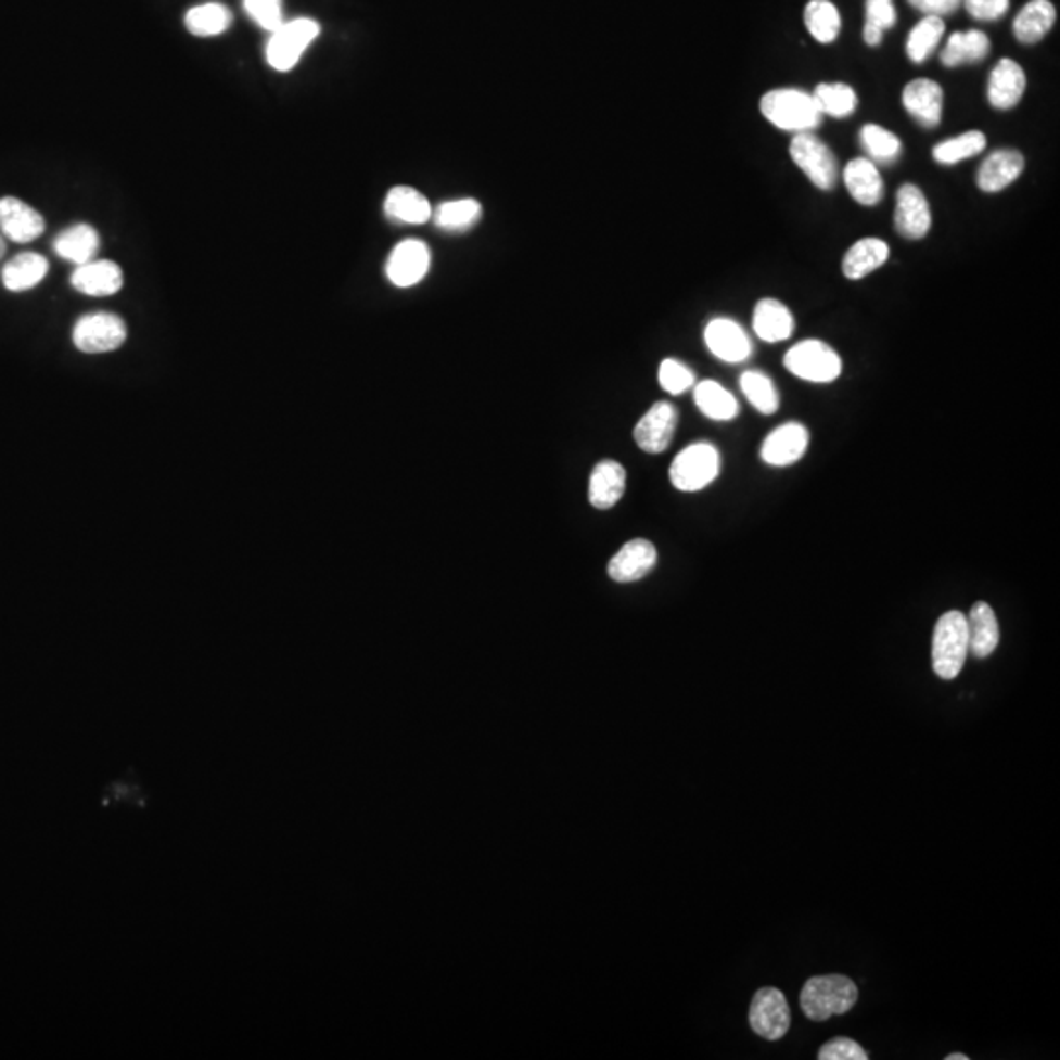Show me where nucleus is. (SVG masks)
I'll return each instance as SVG.
<instances>
[{
	"label": "nucleus",
	"mask_w": 1060,
	"mask_h": 1060,
	"mask_svg": "<svg viewBox=\"0 0 1060 1060\" xmlns=\"http://www.w3.org/2000/svg\"><path fill=\"white\" fill-rule=\"evenodd\" d=\"M99 246H101V237L89 225H75V227L65 228L62 234L53 240L55 254L65 261H72L77 266L93 261L97 252H99Z\"/></svg>",
	"instance_id": "nucleus-27"
},
{
	"label": "nucleus",
	"mask_w": 1060,
	"mask_h": 1060,
	"mask_svg": "<svg viewBox=\"0 0 1060 1060\" xmlns=\"http://www.w3.org/2000/svg\"><path fill=\"white\" fill-rule=\"evenodd\" d=\"M741 389L752 407L762 414H774L780 407V395L774 381L762 371H744L741 375Z\"/></svg>",
	"instance_id": "nucleus-37"
},
{
	"label": "nucleus",
	"mask_w": 1060,
	"mask_h": 1060,
	"mask_svg": "<svg viewBox=\"0 0 1060 1060\" xmlns=\"http://www.w3.org/2000/svg\"><path fill=\"white\" fill-rule=\"evenodd\" d=\"M50 264L48 259L36 252L18 254L2 268V285L12 293H24L40 285L48 276Z\"/></svg>",
	"instance_id": "nucleus-25"
},
{
	"label": "nucleus",
	"mask_w": 1060,
	"mask_h": 1060,
	"mask_svg": "<svg viewBox=\"0 0 1060 1060\" xmlns=\"http://www.w3.org/2000/svg\"><path fill=\"white\" fill-rule=\"evenodd\" d=\"M986 148V136L980 130H970L965 135L945 140L933 148V159L941 165H955L968 157L982 154Z\"/></svg>",
	"instance_id": "nucleus-38"
},
{
	"label": "nucleus",
	"mask_w": 1060,
	"mask_h": 1060,
	"mask_svg": "<svg viewBox=\"0 0 1060 1060\" xmlns=\"http://www.w3.org/2000/svg\"><path fill=\"white\" fill-rule=\"evenodd\" d=\"M894 225L906 240H921L927 237L931 228V208L919 187L911 183L899 187Z\"/></svg>",
	"instance_id": "nucleus-14"
},
{
	"label": "nucleus",
	"mask_w": 1060,
	"mask_h": 1060,
	"mask_svg": "<svg viewBox=\"0 0 1060 1060\" xmlns=\"http://www.w3.org/2000/svg\"><path fill=\"white\" fill-rule=\"evenodd\" d=\"M863 36H865L866 43L874 48V46H880V43H882L884 30L876 28V26H872V24H865V31H863Z\"/></svg>",
	"instance_id": "nucleus-46"
},
{
	"label": "nucleus",
	"mask_w": 1060,
	"mask_h": 1060,
	"mask_svg": "<svg viewBox=\"0 0 1060 1060\" xmlns=\"http://www.w3.org/2000/svg\"><path fill=\"white\" fill-rule=\"evenodd\" d=\"M752 327L756 336L764 342H782L793 332V317L790 309L776 299H762L754 307Z\"/></svg>",
	"instance_id": "nucleus-26"
},
{
	"label": "nucleus",
	"mask_w": 1060,
	"mask_h": 1060,
	"mask_svg": "<svg viewBox=\"0 0 1060 1060\" xmlns=\"http://www.w3.org/2000/svg\"><path fill=\"white\" fill-rule=\"evenodd\" d=\"M947 1060H968L967 1055H960V1052H955V1055H948Z\"/></svg>",
	"instance_id": "nucleus-47"
},
{
	"label": "nucleus",
	"mask_w": 1060,
	"mask_h": 1060,
	"mask_svg": "<svg viewBox=\"0 0 1060 1060\" xmlns=\"http://www.w3.org/2000/svg\"><path fill=\"white\" fill-rule=\"evenodd\" d=\"M7 254V244H4V238L0 237V259Z\"/></svg>",
	"instance_id": "nucleus-48"
},
{
	"label": "nucleus",
	"mask_w": 1060,
	"mask_h": 1060,
	"mask_svg": "<svg viewBox=\"0 0 1060 1060\" xmlns=\"http://www.w3.org/2000/svg\"><path fill=\"white\" fill-rule=\"evenodd\" d=\"M434 225L443 230H465L482 218V205L472 196L446 201L433 210Z\"/></svg>",
	"instance_id": "nucleus-34"
},
{
	"label": "nucleus",
	"mask_w": 1060,
	"mask_h": 1060,
	"mask_svg": "<svg viewBox=\"0 0 1060 1060\" xmlns=\"http://www.w3.org/2000/svg\"><path fill=\"white\" fill-rule=\"evenodd\" d=\"M385 217L399 225H424L433 218V205L421 191L412 187L397 186L385 196Z\"/></svg>",
	"instance_id": "nucleus-21"
},
{
	"label": "nucleus",
	"mask_w": 1060,
	"mask_h": 1060,
	"mask_svg": "<svg viewBox=\"0 0 1060 1060\" xmlns=\"http://www.w3.org/2000/svg\"><path fill=\"white\" fill-rule=\"evenodd\" d=\"M815 103L819 111L833 118H844L855 113L858 97L851 85L844 82H821L814 93Z\"/></svg>",
	"instance_id": "nucleus-36"
},
{
	"label": "nucleus",
	"mask_w": 1060,
	"mask_h": 1060,
	"mask_svg": "<svg viewBox=\"0 0 1060 1060\" xmlns=\"http://www.w3.org/2000/svg\"><path fill=\"white\" fill-rule=\"evenodd\" d=\"M860 142L870 155V162L892 164L902 154V142L894 132L885 130L878 124H866L860 130Z\"/></svg>",
	"instance_id": "nucleus-39"
},
{
	"label": "nucleus",
	"mask_w": 1060,
	"mask_h": 1060,
	"mask_svg": "<svg viewBox=\"0 0 1060 1060\" xmlns=\"http://www.w3.org/2000/svg\"><path fill=\"white\" fill-rule=\"evenodd\" d=\"M705 344L715 358L729 363H741L751 358V339L741 324L731 319L711 320L705 327Z\"/></svg>",
	"instance_id": "nucleus-13"
},
{
	"label": "nucleus",
	"mask_w": 1060,
	"mask_h": 1060,
	"mask_svg": "<svg viewBox=\"0 0 1060 1060\" xmlns=\"http://www.w3.org/2000/svg\"><path fill=\"white\" fill-rule=\"evenodd\" d=\"M945 24L938 16H925L917 22L916 28L907 36V58L914 63H923L929 55L937 50L938 41L943 40Z\"/></svg>",
	"instance_id": "nucleus-35"
},
{
	"label": "nucleus",
	"mask_w": 1060,
	"mask_h": 1060,
	"mask_svg": "<svg viewBox=\"0 0 1060 1060\" xmlns=\"http://www.w3.org/2000/svg\"><path fill=\"white\" fill-rule=\"evenodd\" d=\"M719 472V450L710 443H695L674 458L669 465V482L676 489L691 494L713 484Z\"/></svg>",
	"instance_id": "nucleus-4"
},
{
	"label": "nucleus",
	"mask_w": 1060,
	"mask_h": 1060,
	"mask_svg": "<svg viewBox=\"0 0 1060 1060\" xmlns=\"http://www.w3.org/2000/svg\"><path fill=\"white\" fill-rule=\"evenodd\" d=\"M678 426V411L672 403H654L635 426V443L642 452L660 454L668 448Z\"/></svg>",
	"instance_id": "nucleus-11"
},
{
	"label": "nucleus",
	"mask_w": 1060,
	"mask_h": 1060,
	"mask_svg": "<svg viewBox=\"0 0 1060 1060\" xmlns=\"http://www.w3.org/2000/svg\"><path fill=\"white\" fill-rule=\"evenodd\" d=\"M1025 72L1013 60H999L992 69L988 81V101L999 111H1008L1020 103L1025 93Z\"/></svg>",
	"instance_id": "nucleus-19"
},
{
	"label": "nucleus",
	"mask_w": 1060,
	"mask_h": 1060,
	"mask_svg": "<svg viewBox=\"0 0 1060 1060\" xmlns=\"http://www.w3.org/2000/svg\"><path fill=\"white\" fill-rule=\"evenodd\" d=\"M627 487V472L615 460L599 462L589 475V503L596 509H611L618 503Z\"/></svg>",
	"instance_id": "nucleus-23"
},
{
	"label": "nucleus",
	"mask_w": 1060,
	"mask_h": 1060,
	"mask_svg": "<svg viewBox=\"0 0 1060 1060\" xmlns=\"http://www.w3.org/2000/svg\"><path fill=\"white\" fill-rule=\"evenodd\" d=\"M244 11L264 30L276 31L285 22L283 0H244Z\"/></svg>",
	"instance_id": "nucleus-41"
},
{
	"label": "nucleus",
	"mask_w": 1060,
	"mask_h": 1060,
	"mask_svg": "<svg viewBox=\"0 0 1060 1060\" xmlns=\"http://www.w3.org/2000/svg\"><path fill=\"white\" fill-rule=\"evenodd\" d=\"M1057 21V11L1049 0H1031L1013 21V34L1021 43L1043 40Z\"/></svg>",
	"instance_id": "nucleus-29"
},
{
	"label": "nucleus",
	"mask_w": 1060,
	"mask_h": 1060,
	"mask_svg": "<svg viewBox=\"0 0 1060 1060\" xmlns=\"http://www.w3.org/2000/svg\"><path fill=\"white\" fill-rule=\"evenodd\" d=\"M809 444V433L800 422H788L766 436L761 456L764 462L776 468L792 465L802 460Z\"/></svg>",
	"instance_id": "nucleus-15"
},
{
	"label": "nucleus",
	"mask_w": 1060,
	"mask_h": 1060,
	"mask_svg": "<svg viewBox=\"0 0 1060 1060\" xmlns=\"http://www.w3.org/2000/svg\"><path fill=\"white\" fill-rule=\"evenodd\" d=\"M659 381L664 392H668L669 395H681L693 387L695 375L686 363L668 358L660 363Z\"/></svg>",
	"instance_id": "nucleus-40"
},
{
	"label": "nucleus",
	"mask_w": 1060,
	"mask_h": 1060,
	"mask_svg": "<svg viewBox=\"0 0 1060 1060\" xmlns=\"http://www.w3.org/2000/svg\"><path fill=\"white\" fill-rule=\"evenodd\" d=\"M817 1057L819 1060H868V1052L856 1040L836 1037L825 1043Z\"/></svg>",
	"instance_id": "nucleus-42"
},
{
	"label": "nucleus",
	"mask_w": 1060,
	"mask_h": 1060,
	"mask_svg": "<svg viewBox=\"0 0 1060 1060\" xmlns=\"http://www.w3.org/2000/svg\"><path fill=\"white\" fill-rule=\"evenodd\" d=\"M319 22L312 18H295L283 22L278 30L271 31L266 58L276 72H291L299 63L312 41L319 38Z\"/></svg>",
	"instance_id": "nucleus-5"
},
{
	"label": "nucleus",
	"mask_w": 1060,
	"mask_h": 1060,
	"mask_svg": "<svg viewBox=\"0 0 1060 1060\" xmlns=\"http://www.w3.org/2000/svg\"><path fill=\"white\" fill-rule=\"evenodd\" d=\"M128 330L118 315L94 312L85 315L73 327V344L82 354H108L126 342Z\"/></svg>",
	"instance_id": "nucleus-7"
},
{
	"label": "nucleus",
	"mask_w": 1060,
	"mask_h": 1060,
	"mask_svg": "<svg viewBox=\"0 0 1060 1060\" xmlns=\"http://www.w3.org/2000/svg\"><path fill=\"white\" fill-rule=\"evenodd\" d=\"M858 988L843 974H827L807 980L800 996L803 1013L812 1021L831 1020L855 1008Z\"/></svg>",
	"instance_id": "nucleus-2"
},
{
	"label": "nucleus",
	"mask_w": 1060,
	"mask_h": 1060,
	"mask_svg": "<svg viewBox=\"0 0 1060 1060\" xmlns=\"http://www.w3.org/2000/svg\"><path fill=\"white\" fill-rule=\"evenodd\" d=\"M431 269V250L422 240H403L393 247L385 273L395 288H412L426 278Z\"/></svg>",
	"instance_id": "nucleus-10"
},
{
	"label": "nucleus",
	"mask_w": 1060,
	"mask_h": 1060,
	"mask_svg": "<svg viewBox=\"0 0 1060 1060\" xmlns=\"http://www.w3.org/2000/svg\"><path fill=\"white\" fill-rule=\"evenodd\" d=\"M1025 169V159L1018 150H996L980 165L976 183L984 193H998L1011 186Z\"/></svg>",
	"instance_id": "nucleus-20"
},
{
	"label": "nucleus",
	"mask_w": 1060,
	"mask_h": 1060,
	"mask_svg": "<svg viewBox=\"0 0 1060 1060\" xmlns=\"http://www.w3.org/2000/svg\"><path fill=\"white\" fill-rule=\"evenodd\" d=\"M907 2L916 11L923 12L925 16H938V18L945 14H953L962 4V0H907Z\"/></svg>",
	"instance_id": "nucleus-45"
},
{
	"label": "nucleus",
	"mask_w": 1060,
	"mask_h": 1060,
	"mask_svg": "<svg viewBox=\"0 0 1060 1060\" xmlns=\"http://www.w3.org/2000/svg\"><path fill=\"white\" fill-rule=\"evenodd\" d=\"M749 1021L751 1030L762 1039H782L792 1023L788 999L778 988L758 989L752 998Z\"/></svg>",
	"instance_id": "nucleus-9"
},
{
	"label": "nucleus",
	"mask_w": 1060,
	"mask_h": 1060,
	"mask_svg": "<svg viewBox=\"0 0 1060 1060\" xmlns=\"http://www.w3.org/2000/svg\"><path fill=\"white\" fill-rule=\"evenodd\" d=\"M896 18L892 0H866V24L885 31L896 24Z\"/></svg>",
	"instance_id": "nucleus-43"
},
{
	"label": "nucleus",
	"mask_w": 1060,
	"mask_h": 1060,
	"mask_svg": "<svg viewBox=\"0 0 1060 1060\" xmlns=\"http://www.w3.org/2000/svg\"><path fill=\"white\" fill-rule=\"evenodd\" d=\"M989 40L984 31H957L948 38L941 62L945 67H958L968 63H979L988 55Z\"/></svg>",
	"instance_id": "nucleus-30"
},
{
	"label": "nucleus",
	"mask_w": 1060,
	"mask_h": 1060,
	"mask_svg": "<svg viewBox=\"0 0 1060 1060\" xmlns=\"http://www.w3.org/2000/svg\"><path fill=\"white\" fill-rule=\"evenodd\" d=\"M659 552L656 546L644 538L630 540L618 550L615 557L609 562V577L618 584L628 582H639L649 574L652 567L656 566Z\"/></svg>",
	"instance_id": "nucleus-16"
},
{
	"label": "nucleus",
	"mask_w": 1060,
	"mask_h": 1060,
	"mask_svg": "<svg viewBox=\"0 0 1060 1060\" xmlns=\"http://www.w3.org/2000/svg\"><path fill=\"white\" fill-rule=\"evenodd\" d=\"M844 186L856 203L874 206L884 196V181L874 162L858 157L844 167Z\"/></svg>",
	"instance_id": "nucleus-24"
},
{
	"label": "nucleus",
	"mask_w": 1060,
	"mask_h": 1060,
	"mask_svg": "<svg viewBox=\"0 0 1060 1060\" xmlns=\"http://www.w3.org/2000/svg\"><path fill=\"white\" fill-rule=\"evenodd\" d=\"M943 89L931 79H916L904 89V106L923 128H937L943 116Z\"/></svg>",
	"instance_id": "nucleus-18"
},
{
	"label": "nucleus",
	"mask_w": 1060,
	"mask_h": 1060,
	"mask_svg": "<svg viewBox=\"0 0 1060 1060\" xmlns=\"http://www.w3.org/2000/svg\"><path fill=\"white\" fill-rule=\"evenodd\" d=\"M695 405L713 421H732L739 414V403L717 381H701L693 389Z\"/></svg>",
	"instance_id": "nucleus-31"
},
{
	"label": "nucleus",
	"mask_w": 1060,
	"mask_h": 1060,
	"mask_svg": "<svg viewBox=\"0 0 1060 1060\" xmlns=\"http://www.w3.org/2000/svg\"><path fill=\"white\" fill-rule=\"evenodd\" d=\"M790 155H792L793 164L797 165L803 174L809 177V181L815 187L829 191L836 186V179H839L836 157L817 136L812 135V132H800V135L793 136Z\"/></svg>",
	"instance_id": "nucleus-8"
},
{
	"label": "nucleus",
	"mask_w": 1060,
	"mask_h": 1060,
	"mask_svg": "<svg viewBox=\"0 0 1060 1060\" xmlns=\"http://www.w3.org/2000/svg\"><path fill=\"white\" fill-rule=\"evenodd\" d=\"M805 26L815 40L831 43L841 31V14L831 0H809L805 7Z\"/></svg>",
	"instance_id": "nucleus-33"
},
{
	"label": "nucleus",
	"mask_w": 1060,
	"mask_h": 1060,
	"mask_svg": "<svg viewBox=\"0 0 1060 1060\" xmlns=\"http://www.w3.org/2000/svg\"><path fill=\"white\" fill-rule=\"evenodd\" d=\"M761 111L768 123L783 132H814L823 123L814 94L800 89H774L762 97Z\"/></svg>",
	"instance_id": "nucleus-1"
},
{
	"label": "nucleus",
	"mask_w": 1060,
	"mask_h": 1060,
	"mask_svg": "<svg viewBox=\"0 0 1060 1060\" xmlns=\"http://www.w3.org/2000/svg\"><path fill=\"white\" fill-rule=\"evenodd\" d=\"M890 258V247L880 238H863L851 247L843 259L844 278L863 279L882 268Z\"/></svg>",
	"instance_id": "nucleus-28"
},
{
	"label": "nucleus",
	"mask_w": 1060,
	"mask_h": 1060,
	"mask_svg": "<svg viewBox=\"0 0 1060 1060\" xmlns=\"http://www.w3.org/2000/svg\"><path fill=\"white\" fill-rule=\"evenodd\" d=\"M783 366L800 380L831 383L843 371L839 354L821 341H803L783 356Z\"/></svg>",
	"instance_id": "nucleus-6"
},
{
	"label": "nucleus",
	"mask_w": 1060,
	"mask_h": 1060,
	"mask_svg": "<svg viewBox=\"0 0 1060 1060\" xmlns=\"http://www.w3.org/2000/svg\"><path fill=\"white\" fill-rule=\"evenodd\" d=\"M0 230L12 242L28 244L31 240L43 234L46 220L34 206L24 203L21 199L2 196L0 199Z\"/></svg>",
	"instance_id": "nucleus-12"
},
{
	"label": "nucleus",
	"mask_w": 1060,
	"mask_h": 1060,
	"mask_svg": "<svg viewBox=\"0 0 1060 1060\" xmlns=\"http://www.w3.org/2000/svg\"><path fill=\"white\" fill-rule=\"evenodd\" d=\"M933 669L941 680H955L968 656L967 615L948 611L933 633Z\"/></svg>",
	"instance_id": "nucleus-3"
},
{
	"label": "nucleus",
	"mask_w": 1060,
	"mask_h": 1060,
	"mask_svg": "<svg viewBox=\"0 0 1060 1060\" xmlns=\"http://www.w3.org/2000/svg\"><path fill=\"white\" fill-rule=\"evenodd\" d=\"M230 24H232V12L228 11L225 4H218V2L193 7L186 14L187 30L196 38L220 36L230 28Z\"/></svg>",
	"instance_id": "nucleus-32"
},
{
	"label": "nucleus",
	"mask_w": 1060,
	"mask_h": 1060,
	"mask_svg": "<svg viewBox=\"0 0 1060 1060\" xmlns=\"http://www.w3.org/2000/svg\"><path fill=\"white\" fill-rule=\"evenodd\" d=\"M968 14L980 22L999 21L1009 9V0H962Z\"/></svg>",
	"instance_id": "nucleus-44"
},
{
	"label": "nucleus",
	"mask_w": 1060,
	"mask_h": 1060,
	"mask_svg": "<svg viewBox=\"0 0 1060 1060\" xmlns=\"http://www.w3.org/2000/svg\"><path fill=\"white\" fill-rule=\"evenodd\" d=\"M123 269L111 259H93L73 271L72 285L75 291L89 297H111L123 289Z\"/></svg>",
	"instance_id": "nucleus-17"
},
{
	"label": "nucleus",
	"mask_w": 1060,
	"mask_h": 1060,
	"mask_svg": "<svg viewBox=\"0 0 1060 1060\" xmlns=\"http://www.w3.org/2000/svg\"><path fill=\"white\" fill-rule=\"evenodd\" d=\"M968 652L976 659H988L999 644V625L988 603H974L967 617Z\"/></svg>",
	"instance_id": "nucleus-22"
}]
</instances>
